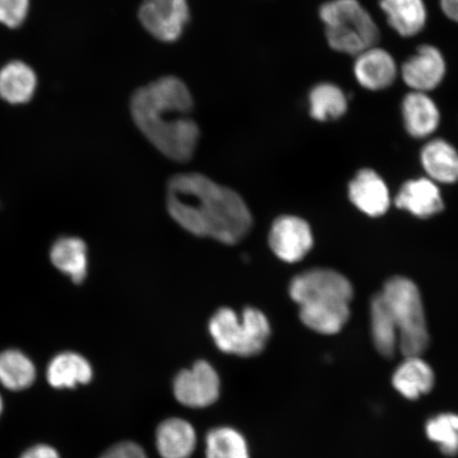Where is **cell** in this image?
I'll return each mask as SVG.
<instances>
[{"label":"cell","mask_w":458,"mask_h":458,"mask_svg":"<svg viewBox=\"0 0 458 458\" xmlns=\"http://www.w3.org/2000/svg\"><path fill=\"white\" fill-rule=\"evenodd\" d=\"M169 214L186 231L225 244H236L249 233L253 217L237 192L199 174L172 177Z\"/></svg>","instance_id":"6da1fadb"},{"label":"cell","mask_w":458,"mask_h":458,"mask_svg":"<svg viewBox=\"0 0 458 458\" xmlns=\"http://www.w3.org/2000/svg\"><path fill=\"white\" fill-rule=\"evenodd\" d=\"M192 108L191 90L174 76L142 86L131 99L137 128L160 153L180 163L191 159L199 140Z\"/></svg>","instance_id":"7a4b0ae2"},{"label":"cell","mask_w":458,"mask_h":458,"mask_svg":"<svg viewBox=\"0 0 458 458\" xmlns=\"http://www.w3.org/2000/svg\"><path fill=\"white\" fill-rule=\"evenodd\" d=\"M291 299L300 306L303 325L318 334L335 335L351 317L353 286L331 268H312L292 279Z\"/></svg>","instance_id":"3957f363"},{"label":"cell","mask_w":458,"mask_h":458,"mask_svg":"<svg viewBox=\"0 0 458 458\" xmlns=\"http://www.w3.org/2000/svg\"><path fill=\"white\" fill-rule=\"evenodd\" d=\"M319 17L337 53L357 56L379 42V28L359 0H330L320 7Z\"/></svg>","instance_id":"277c9868"},{"label":"cell","mask_w":458,"mask_h":458,"mask_svg":"<svg viewBox=\"0 0 458 458\" xmlns=\"http://www.w3.org/2000/svg\"><path fill=\"white\" fill-rule=\"evenodd\" d=\"M381 293L396 322L401 352L405 358L420 357L428 347L429 335L420 289L411 279L394 276Z\"/></svg>","instance_id":"5b68a950"},{"label":"cell","mask_w":458,"mask_h":458,"mask_svg":"<svg viewBox=\"0 0 458 458\" xmlns=\"http://www.w3.org/2000/svg\"><path fill=\"white\" fill-rule=\"evenodd\" d=\"M209 332L217 348L239 357H254L263 352L271 336L265 313L246 308L239 318L232 309L217 310L209 322Z\"/></svg>","instance_id":"8992f818"},{"label":"cell","mask_w":458,"mask_h":458,"mask_svg":"<svg viewBox=\"0 0 458 458\" xmlns=\"http://www.w3.org/2000/svg\"><path fill=\"white\" fill-rule=\"evenodd\" d=\"M139 16L143 28L158 41L175 42L189 20L187 0H143Z\"/></svg>","instance_id":"52a82bcc"},{"label":"cell","mask_w":458,"mask_h":458,"mask_svg":"<svg viewBox=\"0 0 458 458\" xmlns=\"http://www.w3.org/2000/svg\"><path fill=\"white\" fill-rule=\"evenodd\" d=\"M220 377L206 360H199L191 369L182 370L174 383V396L189 408H206L220 396Z\"/></svg>","instance_id":"ba28073f"},{"label":"cell","mask_w":458,"mask_h":458,"mask_svg":"<svg viewBox=\"0 0 458 458\" xmlns=\"http://www.w3.org/2000/svg\"><path fill=\"white\" fill-rule=\"evenodd\" d=\"M268 243L279 259L299 262L313 248V234L305 220L294 216H283L273 223Z\"/></svg>","instance_id":"9c48e42d"},{"label":"cell","mask_w":458,"mask_h":458,"mask_svg":"<svg viewBox=\"0 0 458 458\" xmlns=\"http://www.w3.org/2000/svg\"><path fill=\"white\" fill-rule=\"evenodd\" d=\"M446 72L445 56L433 45H421L400 68L401 78L411 91L428 93L444 81Z\"/></svg>","instance_id":"30bf717a"},{"label":"cell","mask_w":458,"mask_h":458,"mask_svg":"<svg viewBox=\"0 0 458 458\" xmlns=\"http://www.w3.org/2000/svg\"><path fill=\"white\" fill-rule=\"evenodd\" d=\"M353 73L363 89L379 91L391 88L397 79L398 66L387 50L374 46L356 56Z\"/></svg>","instance_id":"8fae6325"},{"label":"cell","mask_w":458,"mask_h":458,"mask_svg":"<svg viewBox=\"0 0 458 458\" xmlns=\"http://www.w3.org/2000/svg\"><path fill=\"white\" fill-rule=\"evenodd\" d=\"M349 199L356 208L369 216H381L391 205L385 180L375 170L360 169L348 188Z\"/></svg>","instance_id":"7c38bea8"},{"label":"cell","mask_w":458,"mask_h":458,"mask_svg":"<svg viewBox=\"0 0 458 458\" xmlns=\"http://www.w3.org/2000/svg\"><path fill=\"white\" fill-rule=\"evenodd\" d=\"M401 112L406 131L417 140L433 135L442 120L437 102L420 91H410L405 95Z\"/></svg>","instance_id":"4fadbf2b"},{"label":"cell","mask_w":458,"mask_h":458,"mask_svg":"<svg viewBox=\"0 0 458 458\" xmlns=\"http://www.w3.org/2000/svg\"><path fill=\"white\" fill-rule=\"evenodd\" d=\"M394 204L420 219L439 214L445 206L437 182L426 177L406 182L394 199Z\"/></svg>","instance_id":"5bb4252c"},{"label":"cell","mask_w":458,"mask_h":458,"mask_svg":"<svg viewBox=\"0 0 458 458\" xmlns=\"http://www.w3.org/2000/svg\"><path fill=\"white\" fill-rule=\"evenodd\" d=\"M420 162L428 179L443 184L458 182V151L445 140H432L423 146Z\"/></svg>","instance_id":"9a60e30c"},{"label":"cell","mask_w":458,"mask_h":458,"mask_svg":"<svg viewBox=\"0 0 458 458\" xmlns=\"http://www.w3.org/2000/svg\"><path fill=\"white\" fill-rule=\"evenodd\" d=\"M196 445V429L181 418H170L157 429V448L163 458H189Z\"/></svg>","instance_id":"2e32d148"},{"label":"cell","mask_w":458,"mask_h":458,"mask_svg":"<svg viewBox=\"0 0 458 458\" xmlns=\"http://www.w3.org/2000/svg\"><path fill=\"white\" fill-rule=\"evenodd\" d=\"M389 27L399 36L413 38L427 25L428 11L423 0H380Z\"/></svg>","instance_id":"e0dca14e"},{"label":"cell","mask_w":458,"mask_h":458,"mask_svg":"<svg viewBox=\"0 0 458 458\" xmlns=\"http://www.w3.org/2000/svg\"><path fill=\"white\" fill-rule=\"evenodd\" d=\"M434 371L420 357L405 358L394 370L393 386L406 399L417 400L432 391Z\"/></svg>","instance_id":"ac0fdd59"},{"label":"cell","mask_w":458,"mask_h":458,"mask_svg":"<svg viewBox=\"0 0 458 458\" xmlns=\"http://www.w3.org/2000/svg\"><path fill=\"white\" fill-rule=\"evenodd\" d=\"M46 377L49 386L54 388H74L90 382L93 369L89 360L80 354L62 352L50 360Z\"/></svg>","instance_id":"d6986e66"},{"label":"cell","mask_w":458,"mask_h":458,"mask_svg":"<svg viewBox=\"0 0 458 458\" xmlns=\"http://www.w3.org/2000/svg\"><path fill=\"white\" fill-rule=\"evenodd\" d=\"M37 86L36 72L24 62L13 61L0 70V97L11 105L30 101Z\"/></svg>","instance_id":"ffe728a7"},{"label":"cell","mask_w":458,"mask_h":458,"mask_svg":"<svg viewBox=\"0 0 458 458\" xmlns=\"http://www.w3.org/2000/svg\"><path fill=\"white\" fill-rule=\"evenodd\" d=\"M370 325L377 351L383 357L393 358L399 344L398 328L381 292L372 297L370 302Z\"/></svg>","instance_id":"44dd1931"},{"label":"cell","mask_w":458,"mask_h":458,"mask_svg":"<svg viewBox=\"0 0 458 458\" xmlns=\"http://www.w3.org/2000/svg\"><path fill=\"white\" fill-rule=\"evenodd\" d=\"M50 260L57 270L70 275L74 284H81L88 273V248L83 240L60 238L50 250Z\"/></svg>","instance_id":"7402d4cb"},{"label":"cell","mask_w":458,"mask_h":458,"mask_svg":"<svg viewBox=\"0 0 458 458\" xmlns=\"http://www.w3.org/2000/svg\"><path fill=\"white\" fill-rule=\"evenodd\" d=\"M348 110V98L336 84L322 82L313 86L309 93V112L318 122L339 119Z\"/></svg>","instance_id":"603a6c76"},{"label":"cell","mask_w":458,"mask_h":458,"mask_svg":"<svg viewBox=\"0 0 458 458\" xmlns=\"http://www.w3.org/2000/svg\"><path fill=\"white\" fill-rule=\"evenodd\" d=\"M37 379L36 365L16 349L0 353V385L13 392L25 391Z\"/></svg>","instance_id":"cb8c5ba5"},{"label":"cell","mask_w":458,"mask_h":458,"mask_svg":"<svg viewBox=\"0 0 458 458\" xmlns=\"http://www.w3.org/2000/svg\"><path fill=\"white\" fill-rule=\"evenodd\" d=\"M206 458H250L248 443L232 428L211 429L206 437Z\"/></svg>","instance_id":"d4e9b609"},{"label":"cell","mask_w":458,"mask_h":458,"mask_svg":"<svg viewBox=\"0 0 458 458\" xmlns=\"http://www.w3.org/2000/svg\"><path fill=\"white\" fill-rule=\"evenodd\" d=\"M426 433L442 454L446 456L458 454V415L445 413L431 418L427 422Z\"/></svg>","instance_id":"484cf974"},{"label":"cell","mask_w":458,"mask_h":458,"mask_svg":"<svg viewBox=\"0 0 458 458\" xmlns=\"http://www.w3.org/2000/svg\"><path fill=\"white\" fill-rule=\"evenodd\" d=\"M30 0H0V24L17 28L27 19Z\"/></svg>","instance_id":"4316f807"},{"label":"cell","mask_w":458,"mask_h":458,"mask_svg":"<svg viewBox=\"0 0 458 458\" xmlns=\"http://www.w3.org/2000/svg\"><path fill=\"white\" fill-rule=\"evenodd\" d=\"M99 458H148V456L140 445L123 442L114 445Z\"/></svg>","instance_id":"83f0119b"},{"label":"cell","mask_w":458,"mask_h":458,"mask_svg":"<svg viewBox=\"0 0 458 458\" xmlns=\"http://www.w3.org/2000/svg\"><path fill=\"white\" fill-rule=\"evenodd\" d=\"M20 458H61L59 451L48 444H37L29 446Z\"/></svg>","instance_id":"f1b7e54d"},{"label":"cell","mask_w":458,"mask_h":458,"mask_svg":"<svg viewBox=\"0 0 458 458\" xmlns=\"http://www.w3.org/2000/svg\"><path fill=\"white\" fill-rule=\"evenodd\" d=\"M440 8L449 20L458 24V0H440Z\"/></svg>","instance_id":"f546056e"},{"label":"cell","mask_w":458,"mask_h":458,"mask_svg":"<svg viewBox=\"0 0 458 458\" xmlns=\"http://www.w3.org/2000/svg\"><path fill=\"white\" fill-rule=\"evenodd\" d=\"M4 399L2 394H0V417H2L4 413Z\"/></svg>","instance_id":"4dcf8cb0"}]
</instances>
